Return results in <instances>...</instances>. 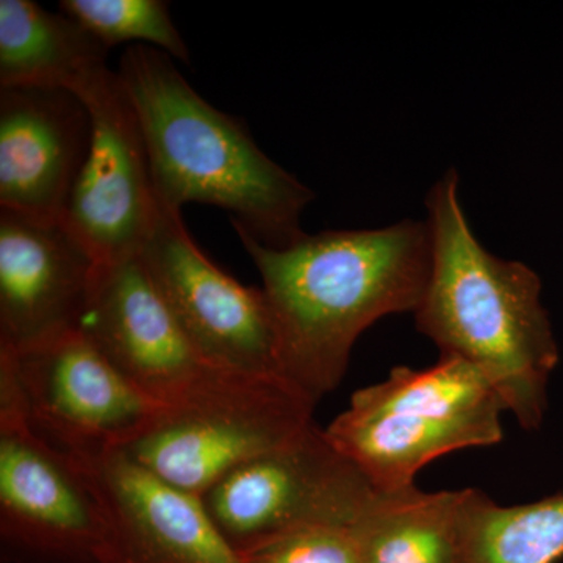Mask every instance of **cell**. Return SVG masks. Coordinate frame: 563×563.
<instances>
[{"mask_svg":"<svg viewBox=\"0 0 563 563\" xmlns=\"http://www.w3.org/2000/svg\"><path fill=\"white\" fill-rule=\"evenodd\" d=\"M96 265L65 221L0 209V347L79 328Z\"/></svg>","mask_w":563,"mask_h":563,"instance_id":"cell-13","label":"cell"},{"mask_svg":"<svg viewBox=\"0 0 563 563\" xmlns=\"http://www.w3.org/2000/svg\"><path fill=\"white\" fill-rule=\"evenodd\" d=\"M91 114L87 158L63 221L96 263L139 254L150 239L158 201L139 118L117 70L79 92Z\"/></svg>","mask_w":563,"mask_h":563,"instance_id":"cell-11","label":"cell"},{"mask_svg":"<svg viewBox=\"0 0 563 563\" xmlns=\"http://www.w3.org/2000/svg\"><path fill=\"white\" fill-rule=\"evenodd\" d=\"M140 255L210 365L244 376L282 377L276 328L265 292L244 287L214 265L192 242L180 210L158 201L154 228Z\"/></svg>","mask_w":563,"mask_h":563,"instance_id":"cell-10","label":"cell"},{"mask_svg":"<svg viewBox=\"0 0 563 563\" xmlns=\"http://www.w3.org/2000/svg\"><path fill=\"white\" fill-rule=\"evenodd\" d=\"M242 563H363L354 526H309L239 554Z\"/></svg>","mask_w":563,"mask_h":563,"instance_id":"cell-19","label":"cell"},{"mask_svg":"<svg viewBox=\"0 0 563 563\" xmlns=\"http://www.w3.org/2000/svg\"><path fill=\"white\" fill-rule=\"evenodd\" d=\"M117 73L139 118L158 201L180 211L188 202L228 210L236 232L269 247L306 235L301 214L313 192L257 146L243 121L192 90L168 54L135 44Z\"/></svg>","mask_w":563,"mask_h":563,"instance_id":"cell-3","label":"cell"},{"mask_svg":"<svg viewBox=\"0 0 563 563\" xmlns=\"http://www.w3.org/2000/svg\"><path fill=\"white\" fill-rule=\"evenodd\" d=\"M0 369L16 384L36 431L79 462L125 450L166 410L79 328L24 350L0 347Z\"/></svg>","mask_w":563,"mask_h":563,"instance_id":"cell-7","label":"cell"},{"mask_svg":"<svg viewBox=\"0 0 563 563\" xmlns=\"http://www.w3.org/2000/svg\"><path fill=\"white\" fill-rule=\"evenodd\" d=\"M314 404L277 376H242L206 398L166 409L125 453L202 498L222 477L298 439Z\"/></svg>","mask_w":563,"mask_h":563,"instance_id":"cell-6","label":"cell"},{"mask_svg":"<svg viewBox=\"0 0 563 563\" xmlns=\"http://www.w3.org/2000/svg\"><path fill=\"white\" fill-rule=\"evenodd\" d=\"M90 140V110L76 92L0 90V209L63 220Z\"/></svg>","mask_w":563,"mask_h":563,"instance_id":"cell-14","label":"cell"},{"mask_svg":"<svg viewBox=\"0 0 563 563\" xmlns=\"http://www.w3.org/2000/svg\"><path fill=\"white\" fill-rule=\"evenodd\" d=\"M107 54L68 14L32 0H0V90L60 88L79 95L109 70Z\"/></svg>","mask_w":563,"mask_h":563,"instance_id":"cell-15","label":"cell"},{"mask_svg":"<svg viewBox=\"0 0 563 563\" xmlns=\"http://www.w3.org/2000/svg\"><path fill=\"white\" fill-rule=\"evenodd\" d=\"M103 529L87 470L36 431L0 369L2 563H99Z\"/></svg>","mask_w":563,"mask_h":563,"instance_id":"cell-5","label":"cell"},{"mask_svg":"<svg viewBox=\"0 0 563 563\" xmlns=\"http://www.w3.org/2000/svg\"><path fill=\"white\" fill-rule=\"evenodd\" d=\"M463 490L379 493L354 525L363 563H461Z\"/></svg>","mask_w":563,"mask_h":563,"instance_id":"cell-16","label":"cell"},{"mask_svg":"<svg viewBox=\"0 0 563 563\" xmlns=\"http://www.w3.org/2000/svg\"><path fill=\"white\" fill-rule=\"evenodd\" d=\"M62 13L84 25L107 49L136 41L190 62V52L163 0H63Z\"/></svg>","mask_w":563,"mask_h":563,"instance_id":"cell-18","label":"cell"},{"mask_svg":"<svg viewBox=\"0 0 563 563\" xmlns=\"http://www.w3.org/2000/svg\"><path fill=\"white\" fill-rule=\"evenodd\" d=\"M432 266L415 310L418 331L473 365L526 431L548 410L558 342L542 303V280L521 262L503 261L476 239L450 169L428 196Z\"/></svg>","mask_w":563,"mask_h":563,"instance_id":"cell-2","label":"cell"},{"mask_svg":"<svg viewBox=\"0 0 563 563\" xmlns=\"http://www.w3.org/2000/svg\"><path fill=\"white\" fill-rule=\"evenodd\" d=\"M504 412L483 374L442 355L424 369L396 366L384 383L355 391L324 433L377 492L396 493L442 455L501 443Z\"/></svg>","mask_w":563,"mask_h":563,"instance_id":"cell-4","label":"cell"},{"mask_svg":"<svg viewBox=\"0 0 563 563\" xmlns=\"http://www.w3.org/2000/svg\"><path fill=\"white\" fill-rule=\"evenodd\" d=\"M563 555V493L501 506L463 488L461 563H554Z\"/></svg>","mask_w":563,"mask_h":563,"instance_id":"cell-17","label":"cell"},{"mask_svg":"<svg viewBox=\"0 0 563 563\" xmlns=\"http://www.w3.org/2000/svg\"><path fill=\"white\" fill-rule=\"evenodd\" d=\"M79 329L165 409L199 401L244 376L214 368L196 350L140 252L96 265Z\"/></svg>","mask_w":563,"mask_h":563,"instance_id":"cell-9","label":"cell"},{"mask_svg":"<svg viewBox=\"0 0 563 563\" xmlns=\"http://www.w3.org/2000/svg\"><path fill=\"white\" fill-rule=\"evenodd\" d=\"M239 233L263 280L280 376L317 406L346 374L369 325L420 306L432 266L428 221L329 231L269 247Z\"/></svg>","mask_w":563,"mask_h":563,"instance_id":"cell-1","label":"cell"},{"mask_svg":"<svg viewBox=\"0 0 563 563\" xmlns=\"http://www.w3.org/2000/svg\"><path fill=\"white\" fill-rule=\"evenodd\" d=\"M79 463L101 503L99 563H242L202 498L155 476L124 450Z\"/></svg>","mask_w":563,"mask_h":563,"instance_id":"cell-12","label":"cell"},{"mask_svg":"<svg viewBox=\"0 0 563 563\" xmlns=\"http://www.w3.org/2000/svg\"><path fill=\"white\" fill-rule=\"evenodd\" d=\"M380 492L312 424L279 450L233 470L202 503L236 555L309 526H354Z\"/></svg>","mask_w":563,"mask_h":563,"instance_id":"cell-8","label":"cell"}]
</instances>
